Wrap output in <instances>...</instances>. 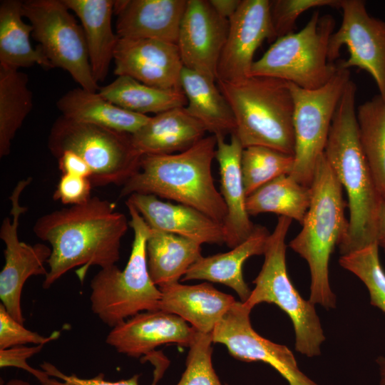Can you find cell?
<instances>
[{
    "mask_svg": "<svg viewBox=\"0 0 385 385\" xmlns=\"http://www.w3.org/2000/svg\"><path fill=\"white\" fill-rule=\"evenodd\" d=\"M93 185L88 178L62 174L53 195L55 200L71 206L82 204L91 197Z\"/></svg>",
    "mask_w": 385,
    "mask_h": 385,
    "instance_id": "cell-39",
    "label": "cell"
},
{
    "mask_svg": "<svg viewBox=\"0 0 385 385\" xmlns=\"http://www.w3.org/2000/svg\"><path fill=\"white\" fill-rule=\"evenodd\" d=\"M201 245L186 237L150 228L146 241L150 277L158 287L178 283L201 257Z\"/></svg>",
    "mask_w": 385,
    "mask_h": 385,
    "instance_id": "cell-28",
    "label": "cell"
},
{
    "mask_svg": "<svg viewBox=\"0 0 385 385\" xmlns=\"http://www.w3.org/2000/svg\"><path fill=\"white\" fill-rule=\"evenodd\" d=\"M342 21L329 39V62L347 46L349 57L339 64L344 68L364 70L374 78L385 100V21L371 16L362 0H341Z\"/></svg>",
    "mask_w": 385,
    "mask_h": 385,
    "instance_id": "cell-13",
    "label": "cell"
},
{
    "mask_svg": "<svg viewBox=\"0 0 385 385\" xmlns=\"http://www.w3.org/2000/svg\"><path fill=\"white\" fill-rule=\"evenodd\" d=\"M356 92V86L350 80L337 107L324 151L348 196L347 230L338 245L341 256L376 243L381 197L360 143Z\"/></svg>",
    "mask_w": 385,
    "mask_h": 385,
    "instance_id": "cell-2",
    "label": "cell"
},
{
    "mask_svg": "<svg viewBox=\"0 0 385 385\" xmlns=\"http://www.w3.org/2000/svg\"><path fill=\"white\" fill-rule=\"evenodd\" d=\"M80 19L83 28L93 76L97 83L103 81L119 37L112 29L113 0H63Z\"/></svg>",
    "mask_w": 385,
    "mask_h": 385,
    "instance_id": "cell-25",
    "label": "cell"
},
{
    "mask_svg": "<svg viewBox=\"0 0 385 385\" xmlns=\"http://www.w3.org/2000/svg\"><path fill=\"white\" fill-rule=\"evenodd\" d=\"M59 170L62 174H71L91 180L92 171L88 165L78 154L71 150L63 152L58 158Z\"/></svg>",
    "mask_w": 385,
    "mask_h": 385,
    "instance_id": "cell-42",
    "label": "cell"
},
{
    "mask_svg": "<svg viewBox=\"0 0 385 385\" xmlns=\"http://www.w3.org/2000/svg\"><path fill=\"white\" fill-rule=\"evenodd\" d=\"M334 27L332 15L320 16L319 11H315L302 30L277 38L255 61L250 76L272 77L309 90L323 86L338 68L328 58Z\"/></svg>",
    "mask_w": 385,
    "mask_h": 385,
    "instance_id": "cell-8",
    "label": "cell"
},
{
    "mask_svg": "<svg viewBox=\"0 0 385 385\" xmlns=\"http://www.w3.org/2000/svg\"><path fill=\"white\" fill-rule=\"evenodd\" d=\"M43 346V344H40L28 347L23 345L0 349V367L21 369L32 374L40 383H42L49 376L43 370H38L31 366L27 359L40 352Z\"/></svg>",
    "mask_w": 385,
    "mask_h": 385,
    "instance_id": "cell-41",
    "label": "cell"
},
{
    "mask_svg": "<svg viewBox=\"0 0 385 385\" xmlns=\"http://www.w3.org/2000/svg\"><path fill=\"white\" fill-rule=\"evenodd\" d=\"M22 1L3 0L0 3V66L19 70L38 65L53 68L41 48L30 41L33 27L24 22Z\"/></svg>",
    "mask_w": 385,
    "mask_h": 385,
    "instance_id": "cell-29",
    "label": "cell"
},
{
    "mask_svg": "<svg viewBox=\"0 0 385 385\" xmlns=\"http://www.w3.org/2000/svg\"><path fill=\"white\" fill-rule=\"evenodd\" d=\"M269 0H242L229 19L227 39L219 60L217 80L238 81L250 76L257 48L276 38Z\"/></svg>",
    "mask_w": 385,
    "mask_h": 385,
    "instance_id": "cell-15",
    "label": "cell"
},
{
    "mask_svg": "<svg viewBox=\"0 0 385 385\" xmlns=\"http://www.w3.org/2000/svg\"><path fill=\"white\" fill-rule=\"evenodd\" d=\"M350 80L349 69L339 64L332 78L319 88L304 89L289 83L294 103V163L289 175L304 185L311 186L337 107Z\"/></svg>",
    "mask_w": 385,
    "mask_h": 385,
    "instance_id": "cell-10",
    "label": "cell"
},
{
    "mask_svg": "<svg viewBox=\"0 0 385 385\" xmlns=\"http://www.w3.org/2000/svg\"><path fill=\"white\" fill-rule=\"evenodd\" d=\"M294 163V155L268 147L245 148L241 170L246 195L281 175L290 174Z\"/></svg>",
    "mask_w": 385,
    "mask_h": 385,
    "instance_id": "cell-34",
    "label": "cell"
},
{
    "mask_svg": "<svg viewBox=\"0 0 385 385\" xmlns=\"http://www.w3.org/2000/svg\"><path fill=\"white\" fill-rule=\"evenodd\" d=\"M181 88L187 98V112L215 136L235 133L233 112L218 88L216 81L183 68Z\"/></svg>",
    "mask_w": 385,
    "mask_h": 385,
    "instance_id": "cell-27",
    "label": "cell"
},
{
    "mask_svg": "<svg viewBox=\"0 0 385 385\" xmlns=\"http://www.w3.org/2000/svg\"><path fill=\"white\" fill-rule=\"evenodd\" d=\"M125 205L134 234L129 260L123 270L115 265L101 269L90 283L91 310L111 328L140 312L160 310L161 298L148 268L150 227L132 204L125 201Z\"/></svg>",
    "mask_w": 385,
    "mask_h": 385,
    "instance_id": "cell-6",
    "label": "cell"
},
{
    "mask_svg": "<svg viewBox=\"0 0 385 385\" xmlns=\"http://www.w3.org/2000/svg\"><path fill=\"white\" fill-rule=\"evenodd\" d=\"M292 221L279 216L266 245L262 269L253 280L255 288L243 303L250 309L264 302L277 305L292 321L295 350L314 357L321 354L325 336L315 304L300 295L287 273L285 240Z\"/></svg>",
    "mask_w": 385,
    "mask_h": 385,
    "instance_id": "cell-7",
    "label": "cell"
},
{
    "mask_svg": "<svg viewBox=\"0 0 385 385\" xmlns=\"http://www.w3.org/2000/svg\"><path fill=\"white\" fill-rule=\"evenodd\" d=\"M41 368L49 376L41 383V385H139L138 375H133L128 379L109 381L105 380L102 373L90 379L81 378L75 374H65L56 366L46 361L41 364Z\"/></svg>",
    "mask_w": 385,
    "mask_h": 385,
    "instance_id": "cell-40",
    "label": "cell"
},
{
    "mask_svg": "<svg viewBox=\"0 0 385 385\" xmlns=\"http://www.w3.org/2000/svg\"><path fill=\"white\" fill-rule=\"evenodd\" d=\"M28 76L0 66V157L8 155L17 130L33 108Z\"/></svg>",
    "mask_w": 385,
    "mask_h": 385,
    "instance_id": "cell-32",
    "label": "cell"
},
{
    "mask_svg": "<svg viewBox=\"0 0 385 385\" xmlns=\"http://www.w3.org/2000/svg\"><path fill=\"white\" fill-rule=\"evenodd\" d=\"M251 311L242 302L236 301L212 332V342L225 345L237 359L270 365L289 385H319L301 371L287 346L262 337L252 328Z\"/></svg>",
    "mask_w": 385,
    "mask_h": 385,
    "instance_id": "cell-14",
    "label": "cell"
},
{
    "mask_svg": "<svg viewBox=\"0 0 385 385\" xmlns=\"http://www.w3.org/2000/svg\"><path fill=\"white\" fill-rule=\"evenodd\" d=\"M32 182V178L19 180L9 200L10 215L5 217L0 228V238L5 244V264L0 272V299L9 314L24 324L21 298L23 287L31 276L44 275L45 267L51 254V248L43 243L27 244L19 240L18 227L21 215L27 208L20 204L24 189Z\"/></svg>",
    "mask_w": 385,
    "mask_h": 385,
    "instance_id": "cell-12",
    "label": "cell"
},
{
    "mask_svg": "<svg viewBox=\"0 0 385 385\" xmlns=\"http://www.w3.org/2000/svg\"><path fill=\"white\" fill-rule=\"evenodd\" d=\"M270 235L266 227L255 225L251 235L243 242L225 253L202 256L181 280L202 279L221 283L235 290L241 302H246L252 290L244 279L243 265L252 256L264 255Z\"/></svg>",
    "mask_w": 385,
    "mask_h": 385,
    "instance_id": "cell-24",
    "label": "cell"
},
{
    "mask_svg": "<svg viewBox=\"0 0 385 385\" xmlns=\"http://www.w3.org/2000/svg\"><path fill=\"white\" fill-rule=\"evenodd\" d=\"M361 148L380 193L385 192V100L379 94L358 106Z\"/></svg>",
    "mask_w": 385,
    "mask_h": 385,
    "instance_id": "cell-33",
    "label": "cell"
},
{
    "mask_svg": "<svg viewBox=\"0 0 385 385\" xmlns=\"http://www.w3.org/2000/svg\"><path fill=\"white\" fill-rule=\"evenodd\" d=\"M228 29L209 1L188 0L176 44L184 68L216 81Z\"/></svg>",
    "mask_w": 385,
    "mask_h": 385,
    "instance_id": "cell-16",
    "label": "cell"
},
{
    "mask_svg": "<svg viewBox=\"0 0 385 385\" xmlns=\"http://www.w3.org/2000/svg\"><path fill=\"white\" fill-rule=\"evenodd\" d=\"M98 93L113 104L143 115L185 107L188 103L183 89L158 88L127 76H117Z\"/></svg>",
    "mask_w": 385,
    "mask_h": 385,
    "instance_id": "cell-30",
    "label": "cell"
},
{
    "mask_svg": "<svg viewBox=\"0 0 385 385\" xmlns=\"http://www.w3.org/2000/svg\"><path fill=\"white\" fill-rule=\"evenodd\" d=\"M235 119L243 148L265 146L294 155V103L289 83L269 76L216 81Z\"/></svg>",
    "mask_w": 385,
    "mask_h": 385,
    "instance_id": "cell-5",
    "label": "cell"
},
{
    "mask_svg": "<svg viewBox=\"0 0 385 385\" xmlns=\"http://www.w3.org/2000/svg\"><path fill=\"white\" fill-rule=\"evenodd\" d=\"M128 227L126 216L115 210V203L98 196L38 217L34 233L51 248L43 288H50L77 267L76 274L83 282L91 266L103 269L115 265Z\"/></svg>",
    "mask_w": 385,
    "mask_h": 385,
    "instance_id": "cell-1",
    "label": "cell"
},
{
    "mask_svg": "<svg viewBox=\"0 0 385 385\" xmlns=\"http://www.w3.org/2000/svg\"><path fill=\"white\" fill-rule=\"evenodd\" d=\"M114 73L161 89H182L184 68L178 46L149 38H120L114 53Z\"/></svg>",
    "mask_w": 385,
    "mask_h": 385,
    "instance_id": "cell-17",
    "label": "cell"
},
{
    "mask_svg": "<svg viewBox=\"0 0 385 385\" xmlns=\"http://www.w3.org/2000/svg\"><path fill=\"white\" fill-rule=\"evenodd\" d=\"M212 334L197 332L189 346L185 369L177 385H223L212 363Z\"/></svg>",
    "mask_w": 385,
    "mask_h": 385,
    "instance_id": "cell-36",
    "label": "cell"
},
{
    "mask_svg": "<svg viewBox=\"0 0 385 385\" xmlns=\"http://www.w3.org/2000/svg\"><path fill=\"white\" fill-rule=\"evenodd\" d=\"M60 332L55 331L48 337H43L24 327V324L15 320L6 311L4 306L0 304V349L13 346H23L26 344L40 345L58 339Z\"/></svg>",
    "mask_w": 385,
    "mask_h": 385,
    "instance_id": "cell-38",
    "label": "cell"
},
{
    "mask_svg": "<svg viewBox=\"0 0 385 385\" xmlns=\"http://www.w3.org/2000/svg\"><path fill=\"white\" fill-rule=\"evenodd\" d=\"M379 245L373 243L342 255V267L356 275L366 286L370 304L385 314V271L380 262Z\"/></svg>",
    "mask_w": 385,
    "mask_h": 385,
    "instance_id": "cell-35",
    "label": "cell"
},
{
    "mask_svg": "<svg viewBox=\"0 0 385 385\" xmlns=\"http://www.w3.org/2000/svg\"><path fill=\"white\" fill-rule=\"evenodd\" d=\"M197 330L174 314L161 310L140 312L113 327L106 343L120 354L133 358L151 355L163 344L189 347Z\"/></svg>",
    "mask_w": 385,
    "mask_h": 385,
    "instance_id": "cell-18",
    "label": "cell"
},
{
    "mask_svg": "<svg viewBox=\"0 0 385 385\" xmlns=\"http://www.w3.org/2000/svg\"><path fill=\"white\" fill-rule=\"evenodd\" d=\"M22 11L53 67L67 71L81 88L96 92L99 87L93 76L83 28L63 0L24 1Z\"/></svg>",
    "mask_w": 385,
    "mask_h": 385,
    "instance_id": "cell-11",
    "label": "cell"
},
{
    "mask_svg": "<svg viewBox=\"0 0 385 385\" xmlns=\"http://www.w3.org/2000/svg\"><path fill=\"white\" fill-rule=\"evenodd\" d=\"M376 240L385 252V192L381 193L376 218Z\"/></svg>",
    "mask_w": 385,
    "mask_h": 385,
    "instance_id": "cell-43",
    "label": "cell"
},
{
    "mask_svg": "<svg viewBox=\"0 0 385 385\" xmlns=\"http://www.w3.org/2000/svg\"><path fill=\"white\" fill-rule=\"evenodd\" d=\"M205 127L185 107L168 110L150 117L132 140L142 155H170L185 151L205 138Z\"/></svg>",
    "mask_w": 385,
    "mask_h": 385,
    "instance_id": "cell-23",
    "label": "cell"
},
{
    "mask_svg": "<svg viewBox=\"0 0 385 385\" xmlns=\"http://www.w3.org/2000/svg\"><path fill=\"white\" fill-rule=\"evenodd\" d=\"M159 289L160 310L179 316L204 334H211L236 302L208 282L195 285L178 282Z\"/></svg>",
    "mask_w": 385,
    "mask_h": 385,
    "instance_id": "cell-22",
    "label": "cell"
},
{
    "mask_svg": "<svg viewBox=\"0 0 385 385\" xmlns=\"http://www.w3.org/2000/svg\"><path fill=\"white\" fill-rule=\"evenodd\" d=\"M188 0L115 1L120 38H149L177 44Z\"/></svg>",
    "mask_w": 385,
    "mask_h": 385,
    "instance_id": "cell-19",
    "label": "cell"
},
{
    "mask_svg": "<svg viewBox=\"0 0 385 385\" xmlns=\"http://www.w3.org/2000/svg\"><path fill=\"white\" fill-rule=\"evenodd\" d=\"M126 201L135 207L150 228L175 234L200 245L225 243L223 225L192 207L139 193L129 195Z\"/></svg>",
    "mask_w": 385,
    "mask_h": 385,
    "instance_id": "cell-20",
    "label": "cell"
},
{
    "mask_svg": "<svg viewBox=\"0 0 385 385\" xmlns=\"http://www.w3.org/2000/svg\"><path fill=\"white\" fill-rule=\"evenodd\" d=\"M341 0H274L270 14L276 38L294 32L299 16L304 11L321 6L340 9Z\"/></svg>",
    "mask_w": 385,
    "mask_h": 385,
    "instance_id": "cell-37",
    "label": "cell"
},
{
    "mask_svg": "<svg viewBox=\"0 0 385 385\" xmlns=\"http://www.w3.org/2000/svg\"><path fill=\"white\" fill-rule=\"evenodd\" d=\"M5 385H31L27 381L21 379H11Z\"/></svg>",
    "mask_w": 385,
    "mask_h": 385,
    "instance_id": "cell-46",
    "label": "cell"
},
{
    "mask_svg": "<svg viewBox=\"0 0 385 385\" xmlns=\"http://www.w3.org/2000/svg\"><path fill=\"white\" fill-rule=\"evenodd\" d=\"M48 148L57 158L63 152L78 154L88 165L93 186L123 185L139 169L142 155L132 134L59 116L48 137Z\"/></svg>",
    "mask_w": 385,
    "mask_h": 385,
    "instance_id": "cell-9",
    "label": "cell"
},
{
    "mask_svg": "<svg viewBox=\"0 0 385 385\" xmlns=\"http://www.w3.org/2000/svg\"><path fill=\"white\" fill-rule=\"evenodd\" d=\"M56 106L66 118L129 134L136 133L150 118L120 108L99 93L81 87L66 93Z\"/></svg>",
    "mask_w": 385,
    "mask_h": 385,
    "instance_id": "cell-26",
    "label": "cell"
},
{
    "mask_svg": "<svg viewBox=\"0 0 385 385\" xmlns=\"http://www.w3.org/2000/svg\"><path fill=\"white\" fill-rule=\"evenodd\" d=\"M215 158L219 165L220 193L227 207L223 223L225 244L233 248L247 240L252 233L254 225L246 208L247 195L241 170L243 147L235 133L230 142L225 137L216 136Z\"/></svg>",
    "mask_w": 385,
    "mask_h": 385,
    "instance_id": "cell-21",
    "label": "cell"
},
{
    "mask_svg": "<svg viewBox=\"0 0 385 385\" xmlns=\"http://www.w3.org/2000/svg\"><path fill=\"white\" fill-rule=\"evenodd\" d=\"M216 149L217 138L210 135L180 153L143 155L119 197L153 195L192 207L223 225L227 207L211 171Z\"/></svg>",
    "mask_w": 385,
    "mask_h": 385,
    "instance_id": "cell-3",
    "label": "cell"
},
{
    "mask_svg": "<svg viewBox=\"0 0 385 385\" xmlns=\"http://www.w3.org/2000/svg\"><path fill=\"white\" fill-rule=\"evenodd\" d=\"M379 371V385H385V356H380L376 360Z\"/></svg>",
    "mask_w": 385,
    "mask_h": 385,
    "instance_id": "cell-45",
    "label": "cell"
},
{
    "mask_svg": "<svg viewBox=\"0 0 385 385\" xmlns=\"http://www.w3.org/2000/svg\"><path fill=\"white\" fill-rule=\"evenodd\" d=\"M311 186L295 180L289 174L281 175L265 184L246 198L248 215L273 212L300 224L312 200Z\"/></svg>",
    "mask_w": 385,
    "mask_h": 385,
    "instance_id": "cell-31",
    "label": "cell"
},
{
    "mask_svg": "<svg viewBox=\"0 0 385 385\" xmlns=\"http://www.w3.org/2000/svg\"><path fill=\"white\" fill-rule=\"evenodd\" d=\"M312 200L302 228L289 247L308 264L311 282L309 299L330 309L337 306L329 277V263L335 245L344 237L348 220L343 188L324 153L315 166L311 184Z\"/></svg>",
    "mask_w": 385,
    "mask_h": 385,
    "instance_id": "cell-4",
    "label": "cell"
},
{
    "mask_svg": "<svg viewBox=\"0 0 385 385\" xmlns=\"http://www.w3.org/2000/svg\"><path fill=\"white\" fill-rule=\"evenodd\" d=\"M242 0H210L215 11L222 18L229 20L238 9Z\"/></svg>",
    "mask_w": 385,
    "mask_h": 385,
    "instance_id": "cell-44",
    "label": "cell"
}]
</instances>
